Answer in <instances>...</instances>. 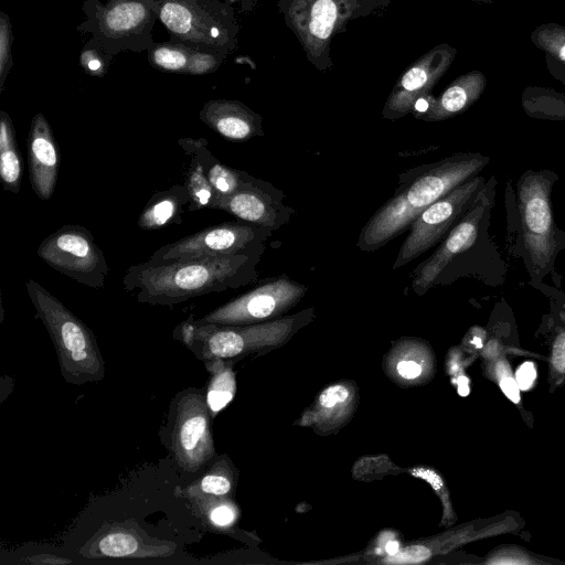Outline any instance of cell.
I'll list each match as a JSON object with an SVG mask.
<instances>
[{
    "mask_svg": "<svg viewBox=\"0 0 565 565\" xmlns=\"http://www.w3.org/2000/svg\"><path fill=\"white\" fill-rule=\"evenodd\" d=\"M273 232L268 227L242 220L224 222L161 246L151 254L148 262L237 254L262 256L265 242Z\"/></svg>",
    "mask_w": 565,
    "mask_h": 565,
    "instance_id": "8992f818",
    "label": "cell"
},
{
    "mask_svg": "<svg viewBox=\"0 0 565 565\" xmlns=\"http://www.w3.org/2000/svg\"><path fill=\"white\" fill-rule=\"evenodd\" d=\"M162 22L174 33L186 34L192 24V15L190 11L173 2L163 6L161 10Z\"/></svg>",
    "mask_w": 565,
    "mask_h": 565,
    "instance_id": "83f0119b",
    "label": "cell"
},
{
    "mask_svg": "<svg viewBox=\"0 0 565 565\" xmlns=\"http://www.w3.org/2000/svg\"><path fill=\"white\" fill-rule=\"evenodd\" d=\"M489 202L484 190L450 230L443 243L424 262L418 264L412 274V289L419 296L430 289L437 277L454 258L466 252L478 236L480 222L488 210Z\"/></svg>",
    "mask_w": 565,
    "mask_h": 565,
    "instance_id": "9a60e30c",
    "label": "cell"
},
{
    "mask_svg": "<svg viewBox=\"0 0 565 565\" xmlns=\"http://www.w3.org/2000/svg\"><path fill=\"white\" fill-rule=\"evenodd\" d=\"M500 386L502 392L512 402L518 403L520 401V387L515 380L507 375L500 379Z\"/></svg>",
    "mask_w": 565,
    "mask_h": 565,
    "instance_id": "836d02e7",
    "label": "cell"
},
{
    "mask_svg": "<svg viewBox=\"0 0 565 565\" xmlns=\"http://www.w3.org/2000/svg\"><path fill=\"white\" fill-rule=\"evenodd\" d=\"M455 51L439 44L417 58L398 77L390 93L382 117L397 120L414 110L418 100L425 98L449 67Z\"/></svg>",
    "mask_w": 565,
    "mask_h": 565,
    "instance_id": "4fadbf2b",
    "label": "cell"
},
{
    "mask_svg": "<svg viewBox=\"0 0 565 565\" xmlns=\"http://www.w3.org/2000/svg\"><path fill=\"white\" fill-rule=\"evenodd\" d=\"M482 89L480 75L469 74L457 78L427 108L414 116L425 121H440L454 117L469 107Z\"/></svg>",
    "mask_w": 565,
    "mask_h": 565,
    "instance_id": "d6986e66",
    "label": "cell"
},
{
    "mask_svg": "<svg viewBox=\"0 0 565 565\" xmlns=\"http://www.w3.org/2000/svg\"><path fill=\"white\" fill-rule=\"evenodd\" d=\"M145 18V8L138 2H122L110 9L105 15L107 29L122 32L137 26Z\"/></svg>",
    "mask_w": 565,
    "mask_h": 565,
    "instance_id": "4316f807",
    "label": "cell"
},
{
    "mask_svg": "<svg viewBox=\"0 0 565 565\" xmlns=\"http://www.w3.org/2000/svg\"><path fill=\"white\" fill-rule=\"evenodd\" d=\"M561 54H562V57L565 60V45L563 46Z\"/></svg>",
    "mask_w": 565,
    "mask_h": 565,
    "instance_id": "ab89813d",
    "label": "cell"
},
{
    "mask_svg": "<svg viewBox=\"0 0 565 565\" xmlns=\"http://www.w3.org/2000/svg\"><path fill=\"white\" fill-rule=\"evenodd\" d=\"M458 392L460 395L466 396L469 393L468 381L466 377H460Z\"/></svg>",
    "mask_w": 565,
    "mask_h": 565,
    "instance_id": "d590c367",
    "label": "cell"
},
{
    "mask_svg": "<svg viewBox=\"0 0 565 565\" xmlns=\"http://www.w3.org/2000/svg\"><path fill=\"white\" fill-rule=\"evenodd\" d=\"M480 153H456L417 166L399 174L398 186L365 223L356 241L362 252H375L409 228L430 204L463 183L488 164Z\"/></svg>",
    "mask_w": 565,
    "mask_h": 565,
    "instance_id": "7a4b0ae2",
    "label": "cell"
},
{
    "mask_svg": "<svg viewBox=\"0 0 565 565\" xmlns=\"http://www.w3.org/2000/svg\"><path fill=\"white\" fill-rule=\"evenodd\" d=\"M308 287L281 275L210 311L198 323L245 326L282 317L306 295Z\"/></svg>",
    "mask_w": 565,
    "mask_h": 565,
    "instance_id": "9c48e42d",
    "label": "cell"
},
{
    "mask_svg": "<svg viewBox=\"0 0 565 565\" xmlns=\"http://www.w3.org/2000/svg\"><path fill=\"white\" fill-rule=\"evenodd\" d=\"M24 562L32 565H65L72 563V559L54 554L42 553L29 556L24 559Z\"/></svg>",
    "mask_w": 565,
    "mask_h": 565,
    "instance_id": "1f68e13d",
    "label": "cell"
},
{
    "mask_svg": "<svg viewBox=\"0 0 565 565\" xmlns=\"http://www.w3.org/2000/svg\"><path fill=\"white\" fill-rule=\"evenodd\" d=\"M7 36L4 34V31H2V35H1V71L3 72L4 70V63L7 61V52H6V44H7Z\"/></svg>",
    "mask_w": 565,
    "mask_h": 565,
    "instance_id": "e575fe53",
    "label": "cell"
},
{
    "mask_svg": "<svg viewBox=\"0 0 565 565\" xmlns=\"http://www.w3.org/2000/svg\"><path fill=\"white\" fill-rule=\"evenodd\" d=\"M284 200V193L270 182L249 174L235 193L218 200L213 209L224 211L237 220L277 231L296 213Z\"/></svg>",
    "mask_w": 565,
    "mask_h": 565,
    "instance_id": "5bb4252c",
    "label": "cell"
},
{
    "mask_svg": "<svg viewBox=\"0 0 565 565\" xmlns=\"http://www.w3.org/2000/svg\"><path fill=\"white\" fill-rule=\"evenodd\" d=\"M536 379V370L531 361L524 362L515 373V381L523 391L529 390Z\"/></svg>",
    "mask_w": 565,
    "mask_h": 565,
    "instance_id": "f546056e",
    "label": "cell"
},
{
    "mask_svg": "<svg viewBox=\"0 0 565 565\" xmlns=\"http://www.w3.org/2000/svg\"><path fill=\"white\" fill-rule=\"evenodd\" d=\"M184 184L156 192L145 205L138 218V226L145 231H156L172 224L182 223V213L189 204Z\"/></svg>",
    "mask_w": 565,
    "mask_h": 565,
    "instance_id": "ffe728a7",
    "label": "cell"
},
{
    "mask_svg": "<svg viewBox=\"0 0 565 565\" xmlns=\"http://www.w3.org/2000/svg\"><path fill=\"white\" fill-rule=\"evenodd\" d=\"M235 478L234 466L226 456H221L202 477L185 488L177 487L174 495L182 499L195 494L230 497L235 487Z\"/></svg>",
    "mask_w": 565,
    "mask_h": 565,
    "instance_id": "cb8c5ba5",
    "label": "cell"
},
{
    "mask_svg": "<svg viewBox=\"0 0 565 565\" xmlns=\"http://www.w3.org/2000/svg\"><path fill=\"white\" fill-rule=\"evenodd\" d=\"M553 181L546 173L529 171L518 185V203L525 248L536 268L544 269L556 242L551 210Z\"/></svg>",
    "mask_w": 565,
    "mask_h": 565,
    "instance_id": "8fae6325",
    "label": "cell"
},
{
    "mask_svg": "<svg viewBox=\"0 0 565 565\" xmlns=\"http://www.w3.org/2000/svg\"><path fill=\"white\" fill-rule=\"evenodd\" d=\"M210 32H211V35H212L213 38H216V36H218V34H220V32H218L217 28H215V26L211 28Z\"/></svg>",
    "mask_w": 565,
    "mask_h": 565,
    "instance_id": "f35d334b",
    "label": "cell"
},
{
    "mask_svg": "<svg viewBox=\"0 0 565 565\" xmlns=\"http://www.w3.org/2000/svg\"><path fill=\"white\" fill-rule=\"evenodd\" d=\"M38 256L54 270L93 289L105 286L109 273L106 257L92 233L82 225H64L45 237Z\"/></svg>",
    "mask_w": 565,
    "mask_h": 565,
    "instance_id": "52a82bcc",
    "label": "cell"
},
{
    "mask_svg": "<svg viewBox=\"0 0 565 565\" xmlns=\"http://www.w3.org/2000/svg\"><path fill=\"white\" fill-rule=\"evenodd\" d=\"M212 418L200 390L190 388L177 396L170 449L182 470L195 472L215 456Z\"/></svg>",
    "mask_w": 565,
    "mask_h": 565,
    "instance_id": "30bf717a",
    "label": "cell"
},
{
    "mask_svg": "<svg viewBox=\"0 0 565 565\" xmlns=\"http://www.w3.org/2000/svg\"><path fill=\"white\" fill-rule=\"evenodd\" d=\"M154 61L166 70H180L186 63V57L180 51L161 47L154 52Z\"/></svg>",
    "mask_w": 565,
    "mask_h": 565,
    "instance_id": "f1b7e54d",
    "label": "cell"
},
{
    "mask_svg": "<svg viewBox=\"0 0 565 565\" xmlns=\"http://www.w3.org/2000/svg\"><path fill=\"white\" fill-rule=\"evenodd\" d=\"M29 179L43 201L52 198L60 168V151L53 131L42 114L33 117L28 137Z\"/></svg>",
    "mask_w": 565,
    "mask_h": 565,
    "instance_id": "2e32d148",
    "label": "cell"
},
{
    "mask_svg": "<svg viewBox=\"0 0 565 565\" xmlns=\"http://www.w3.org/2000/svg\"><path fill=\"white\" fill-rule=\"evenodd\" d=\"M396 371L403 379L414 380L420 376L423 367L416 360L405 359L397 363Z\"/></svg>",
    "mask_w": 565,
    "mask_h": 565,
    "instance_id": "4dcf8cb0",
    "label": "cell"
},
{
    "mask_svg": "<svg viewBox=\"0 0 565 565\" xmlns=\"http://www.w3.org/2000/svg\"><path fill=\"white\" fill-rule=\"evenodd\" d=\"M99 65H100V64H99V62H98V61H96V60H93V61H90V62L88 63V67H89L90 70H93V71L98 70Z\"/></svg>",
    "mask_w": 565,
    "mask_h": 565,
    "instance_id": "74e56055",
    "label": "cell"
},
{
    "mask_svg": "<svg viewBox=\"0 0 565 565\" xmlns=\"http://www.w3.org/2000/svg\"><path fill=\"white\" fill-rule=\"evenodd\" d=\"M190 158L184 183L190 199L186 210L193 212L213 209L216 199L215 191L209 182L198 157L192 154Z\"/></svg>",
    "mask_w": 565,
    "mask_h": 565,
    "instance_id": "484cf974",
    "label": "cell"
},
{
    "mask_svg": "<svg viewBox=\"0 0 565 565\" xmlns=\"http://www.w3.org/2000/svg\"><path fill=\"white\" fill-rule=\"evenodd\" d=\"M178 143L189 156L193 154L200 160L204 173L215 191V203L235 193L249 175L245 171L233 169L218 161L209 150L207 140L204 138L185 137L179 139Z\"/></svg>",
    "mask_w": 565,
    "mask_h": 565,
    "instance_id": "ac0fdd59",
    "label": "cell"
},
{
    "mask_svg": "<svg viewBox=\"0 0 565 565\" xmlns=\"http://www.w3.org/2000/svg\"><path fill=\"white\" fill-rule=\"evenodd\" d=\"M354 399V390L348 384L337 383L327 387L319 395L312 412L307 415L310 419L308 424L331 428L343 423L349 418Z\"/></svg>",
    "mask_w": 565,
    "mask_h": 565,
    "instance_id": "44dd1931",
    "label": "cell"
},
{
    "mask_svg": "<svg viewBox=\"0 0 565 565\" xmlns=\"http://www.w3.org/2000/svg\"><path fill=\"white\" fill-rule=\"evenodd\" d=\"M172 541L149 536L135 520L105 521L81 546L87 559L166 558L175 553Z\"/></svg>",
    "mask_w": 565,
    "mask_h": 565,
    "instance_id": "7c38bea8",
    "label": "cell"
},
{
    "mask_svg": "<svg viewBox=\"0 0 565 565\" xmlns=\"http://www.w3.org/2000/svg\"><path fill=\"white\" fill-rule=\"evenodd\" d=\"M552 362L557 371L565 373V332L559 334L554 343Z\"/></svg>",
    "mask_w": 565,
    "mask_h": 565,
    "instance_id": "d6a6232c",
    "label": "cell"
},
{
    "mask_svg": "<svg viewBox=\"0 0 565 565\" xmlns=\"http://www.w3.org/2000/svg\"><path fill=\"white\" fill-rule=\"evenodd\" d=\"M25 287L54 344L63 379L74 385L102 381L105 360L88 326L34 279H28Z\"/></svg>",
    "mask_w": 565,
    "mask_h": 565,
    "instance_id": "277c9868",
    "label": "cell"
},
{
    "mask_svg": "<svg viewBox=\"0 0 565 565\" xmlns=\"http://www.w3.org/2000/svg\"><path fill=\"white\" fill-rule=\"evenodd\" d=\"M483 183L482 177H472L425 209L411 224L393 268L408 264L445 239L483 190Z\"/></svg>",
    "mask_w": 565,
    "mask_h": 565,
    "instance_id": "ba28073f",
    "label": "cell"
},
{
    "mask_svg": "<svg viewBox=\"0 0 565 565\" xmlns=\"http://www.w3.org/2000/svg\"><path fill=\"white\" fill-rule=\"evenodd\" d=\"M385 550L390 555L396 554L398 552L397 542H393V541L388 542L385 546Z\"/></svg>",
    "mask_w": 565,
    "mask_h": 565,
    "instance_id": "8d00e7d4",
    "label": "cell"
},
{
    "mask_svg": "<svg viewBox=\"0 0 565 565\" xmlns=\"http://www.w3.org/2000/svg\"><path fill=\"white\" fill-rule=\"evenodd\" d=\"M258 255L200 256L132 265L124 289L138 302L175 306L191 298L246 286L257 277Z\"/></svg>",
    "mask_w": 565,
    "mask_h": 565,
    "instance_id": "6da1fadb",
    "label": "cell"
},
{
    "mask_svg": "<svg viewBox=\"0 0 565 565\" xmlns=\"http://www.w3.org/2000/svg\"><path fill=\"white\" fill-rule=\"evenodd\" d=\"M391 0H279L287 26L301 44L307 60L324 72L332 66V39L349 22L383 10Z\"/></svg>",
    "mask_w": 565,
    "mask_h": 565,
    "instance_id": "5b68a950",
    "label": "cell"
},
{
    "mask_svg": "<svg viewBox=\"0 0 565 565\" xmlns=\"http://www.w3.org/2000/svg\"><path fill=\"white\" fill-rule=\"evenodd\" d=\"M184 499L193 514L210 531L230 533L237 522L239 510L230 497L195 494Z\"/></svg>",
    "mask_w": 565,
    "mask_h": 565,
    "instance_id": "7402d4cb",
    "label": "cell"
},
{
    "mask_svg": "<svg viewBox=\"0 0 565 565\" xmlns=\"http://www.w3.org/2000/svg\"><path fill=\"white\" fill-rule=\"evenodd\" d=\"M23 175V159L11 118L0 115V178L4 190L18 194Z\"/></svg>",
    "mask_w": 565,
    "mask_h": 565,
    "instance_id": "603a6c76",
    "label": "cell"
},
{
    "mask_svg": "<svg viewBox=\"0 0 565 565\" xmlns=\"http://www.w3.org/2000/svg\"><path fill=\"white\" fill-rule=\"evenodd\" d=\"M313 318L315 308L310 307L262 323L221 326L198 323L191 313L174 328L173 338L202 362L214 358L233 360L285 344Z\"/></svg>",
    "mask_w": 565,
    "mask_h": 565,
    "instance_id": "3957f363",
    "label": "cell"
},
{
    "mask_svg": "<svg viewBox=\"0 0 565 565\" xmlns=\"http://www.w3.org/2000/svg\"><path fill=\"white\" fill-rule=\"evenodd\" d=\"M200 117L206 126L228 141L244 142L264 136L262 117L239 102H210Z\"/></svg>",
    "mask_w": 565,
    "mask_h": 565,
    "instance_id": "e0dca14e",
    "label": "cell"
},
{
    "mask_svg": "<svg viewBox=\"0 0 565 565\" xmlns=\"http://www.w3.org/2000/svg\"><path fill=\"white\" fill-rule=\"evenodd\" d=\"M232 362L233 360L218 358L203 361L209 373V382L204 394L213 417L224 409L235 395L236 380Z\"/></svg>",
    "mask_w": 565,
    "mask_h": 565,
    "instance_id": "d4e9b609",
    "label": "cell"
}]
</instances>
